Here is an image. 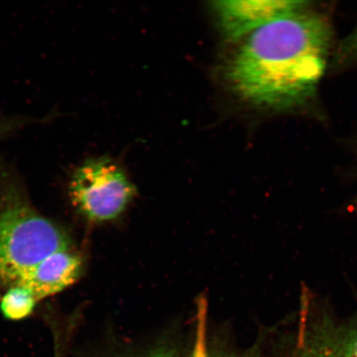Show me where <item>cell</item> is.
<instances>
[{
  "label": "cell",
  "mask_w": 357,
  "mask_h": 357,
  "mask_svg": "<svg viewBox=\"0 0 357 357\" xmlns=\"http://www.w3.org/2000/svg\"><path fill=\"white\" fill-rule=\"evenodd\" d=\"M24 122L20 119L0 118V139L17 130Z\"/></svg>",
  "instance_id": "8fae6325"
},
{
  "label": "cell",
  "mask_w": 357,
  "mask_h": 357,
  "mask_svg": "<svg viewBox=\"0 0 357 357\" xmlns=\"http://www.w3.org/2000/svg\"><path fill=\"white\" fill-rule=\"evenodd\" d=\"M357 62V25L351 32L338 44L329 61L333 70L346 68Z\"/></svg>",
  "instance_id": "9c48e42d"
},
{
  "label": "cell",
  "mask_w": 357,
  "mask_h": 357,
  "mask_svg": "<svg viewBox=\"0 0 357 357\" xmlns=\"http://www.w3.org/2000/svg\"><path fill=\"white\" fill-rule=\"evenodd\" d=\"M333 31L322 15L303 10L248 35L231 61L234 91L260 108L285 112L314 99L330 61Z\"/></svg>",
  "instance_id": "6da1fadb"
},
{
  "label": "cell",
  "mask_w": 357,
  "mask_h": 357,
  "mask_svg": "<svg viewBox=\"0 0 357 357\" xmlns=\"http://www.w3.org/2000/svg\"><path fill=\"white\" fill-rule=\"evenodd\" d=\"M349 357H357V336L355 339L354 345L351 347Z\"/></svg>",
  "instance_id": "7c38bea8"
},
{
  "label": "cell",
  "mask_w": 357,
  "mask_h": 357,
  "mask_svg": "<svg viewBox=\"0 0 357 357\" xmlns=\"http://www.w3.org/2000/svg\"><path fill=\"white\" fill-rule=\"evenodd\" d=\"M199 329L197 340L195 346V357H261L264 335L249 349L241 351L227 342L225 337H214L207 340L205 335Z\"/></svg>",
  "instance_id": "52a82bcc"
},
{
  "label": "cell",
  "mask_w": 357,
  "mask_h": 357,
  "mask_svg": "<svg viewBox=\"0 0 357 357\" xmlns=\"http://www.w3.org/2000/svg\"><path fill=\"white\" fill-rule=\"evenodd\" d=\"M311 3L291 0H225L213 3L223 33L238 40L271 22L309 10Z\"/></svg>",
  "instance_id": "5b68a950"
},
{
  "label": "cell",
  "mask_w": 357,
  "mask_h": 357,
  "mask_svg": "<svg viewBox=\"0 0 357 357\" xmlns=\"http://www.w3.org/2000/svg\"><path fill=\"white\" fill-rule=\"evenodd\" d=\"M73 206L84 220L100 225L119 220L137 196L124 169L106 156L86 160L69 185Z\"/></svg>",
  "instance_id": "277c9868"
},
{
  "label": "cell",
  "mask_w": 357,
  "mask_h": 357,
  "mask_svg": "<svg viewBox=\"0 0 357 357\" xmlns=\"http://www.w3.org/2000/svg\"><path fill=\"white\" fill-rule=\"evenodd\" d=\"M63 227L44 217L31 204L19 178L0 171V284L10 288L45 258L73 248Z\"/></svg>",
  "instance_id": "7a4b0ae2"
},
{
  "label": "cell",
  "mask_w": 357,
  "mask_h": 357,
  "mask_svg": "<svg viewBox=\"0 0 357 357\" xmlns=\"http://www.w3.org/2000/svg\"><path fill=\"white\" fill-rule=\"evenodd\" d=\"M38 301L31 290L15 285L8 288L0 301V310L7 319L22 320L33 314Z\"/></svg>",
  "instance_id": "ba28073f"
},
{
  "label": "cell",
  "mask_w": 357,
  "mask_h": 357,
  "mask_svg": "<svg viewBox=\"0 0 357 357\" xmlns=\"http://www.w3.org/2000/svg\"><path fill=\"white\" fill-rule=\"evenodd\" d=\"M86 260L74 248L61 250L29 271L19 284L29 289L37 300L63 291L82 278Z\"/></svg>",
  "instance_id": "8992f818"
},
{
  "label": "cell",
  "mask_w": 357,
  "mask_h": 357,
  "mask_svg": "<svg viewBox=\"0 0 357 357\" xmlns=\"http://www.w3.org/2000/svg\"><path fill=\"white\" fill-rule=\"evenodd\" d=\"M59 357H61V356L59 355Z\"/></svg>",
  "instance_id": "4fadbf2b"
},
{
  "label": "cell",
  "mask_w": 357,
  "mask_h": 357,
  "mask_svg": "<svg viewBox=\"0 0 357 357\" xmlns=\"http://www.w3.org/2000/svg\"><path fill=\"white\" fill-rule=\"evenodd\" d=\"M297 318L292 328L276 332L269 351H264L263 341L261 357H349L357 336V312L338 319L303 291Z\"/></svg>",
  "instance_id": "3957f363"
},
{
  "label": "cell",
  "mask_w": 357,
  "mask_h": 357,
  "mask_svg": "<svg viewBox=\"0 0 357 357\" xmlns=\"http://www.w3.org/2000/svg\"><path fill=\"white\" fill-rule=\"evenodd\" d=\"M128 357H194V351H187L176 339L164 337L145 350Z\"/></svg>",
  "instance_id": "30bf717a"
}]
</instances>
